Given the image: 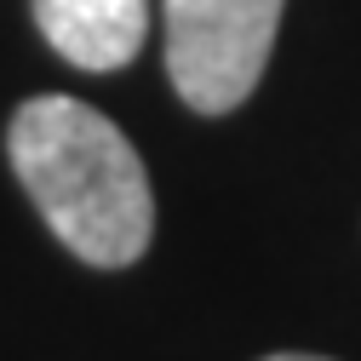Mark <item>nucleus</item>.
I'll return each mask as SVG.
<instances>
[{
  "mask_svg": "<svg viewBox=\"0 0 361 361\" xmlns=\"http://www.w3.org/2000/svg\"><path fill=\"white\" fill-rule=\"evenodd\" d=\"M18 184L35 195L52 235L98 269L138 264L155 230L149 172L132 138L80 98H29L6 126Z\"/></svg>",
  "mask_w": 361,
  "mask_h": 361,
  "instance_id": "f257e3e1",
  "label": "nucleus"
},
{
  "mask_svg": "<svg viewBox=\"0 0 361 361\" xmlns=\"http://www.w3.org/2000/svg\"><path fill=\"white\" fill-rule=\"evenodd\" d=\"M287 0H166V75L195 115H230L264 80Z\"/></svg>",
  "mask_w": 361,
  "mask_h": 361,
  "instance_id": "f03ea898",
  "label": "nucleus"
},
{
  "mask_svg": "<svg viewBox=\"0 0 361 361\" xmlns=\"http://www.w3.org/2000/svg\"><path fill=\"white\" fill-rule=\"evenodd\" d=\"M264 361H327V355H298V350H281V355H264Z\"/></svg>",
  "mask_w": 361,
  "mask_h": 361,
  "instance_id": "20e7f679",
  "label": "nucleus"
},
{
  "mask_svg": "<svg viewBox=\"0 0 361 361\" xmlns=\"http://www.w3.org/2000/svg\"><path fill=\"white\" fill-rule=\"evenodd\" d=\"M35 23L75 69H126L149 40V0H35Z\"/></svg>",
  "mask_w": 361,
  "mask_h": 361,
  "instance_id": "7ed1b4c3",
  "label": "nucleus"
}]
</instances>
